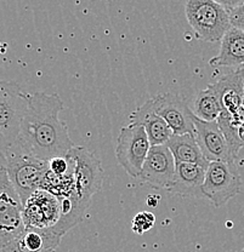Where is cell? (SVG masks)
<instances>
[{"mask_svg": "<svg viewBox=\"0 0 244 252\" xmlns=\"http://www.w3.org/2000/svg\"><path fill=\"white\" fill-rule=\"evenodd\" d=\"M62 108L64 101L57 94H30L20 135L12 147L46 162L54 158L67 157L74 144L60 118Z\"/></svg>", "mask_w": 244, "mask_h": 252, "instance_id": "6da1fadb", "label": "cell"}, {"mask_svg": "<svg viewBox=\"0 0 244 252\" xmlns=\"http://www.w3.org/2000/svg\"><path fill=\"white\" fill-rule=\"evenodd\" d=\"M68 156L74 160V191L70 198L77 211L84 216L93 196L102 187L104 170L99 158L85 147L74 146Z\"/></svg>", "mask_w": 244, "mask_h": 252, "instance_id": "7a4b0ae2", "label": "cell"}, {"mask_svg": "<svg viewBox=\"0 0 244 252\" xmlns=\"http://www.w3.org/2000/svg\"><path fill=\"white\" fill-rule=\"evenodd\" d=\"M28 102L16 81L0 80V157L16 143Z\"/></svg>", "mask_w": 244, "mask_h": 252, "instance_id": "3957f363", "label": "cell"}, {"mask_svg": "<svg viewBox=\"0 0 244 252\" xmlns=\"http://www.w3.org/2000/svg\"><path fill=\"white\" fill-rule=\"evenodd\" d=\"M0 166L6 170L10 181L25 204L39 190L48 172V162L22 153L11 147L0 157Z\"/></svg>", "mask_w": 244, "mask_h": 252, "instance_id": "277c9868", "label": "cell"}, {"mask_svg": "<svg viewBox=\"0 0 244 252\" xmlns=\"http://www.w3.org/2000/svg\"><path fill=\"white\" fill-rule=\"evenodd\" d=\"M185 14L199 40L221 41L231 28L230 12L220 1L188 0L185 4Z\"/></svg>", "mask_w": 244, "mask_h": 252, "instance_id": "5b68a950", "label": "cell"}, {"mask_svg": "<svg viewBox=\"0 0 244 252\" xmlns=\"http://www.w3.org/2000/svg\"><path fill=\"white\" fill-rule=\"evenodd\" d=\"M25 230L22 199L10 181L6 170L0 166V248L14 243Z\"/></svg>", "mask_w": 244, "mask_h": 252, "instance_id": "8992f818", "label": "cell"}, {"mask_svg": "<svg viewBox=\"0 0 244 252\" xmlns=\"http://www.w3.org/2000/svg\"><path fill=\"white\" fill-rule=\"evenodd\" d=\"M151 147L145 127L142 125L130 123L120 130L117 140L115 157L128 175L138 178L140 177Z\"/></svg>", "mask_w": 244, "mask_h": 252, "instance_id": "52a82bcc", "label": "cell"}, {"mask_svg": "<svg viewBox=\"0 0 244 252\" xmlns=\"http://www.w3.org/2000/svg\"><path fill=\"white\" fill-rule=\"evenodd\" d=\"M242 188V178L236 162L212 161L206 172L203 195L216 207L224 206Z\"/></svg>", "mask_w": 244, "mask_h": 252, "instance_id": "ba28073f", "label": "cell"}, {"mask_svg": "<svg viewBox=\"0 0 244 252\" xmlns=\"http://www.w3.org/2000/svg\"><path fill=\"white\" fill-rule=\"evenodd\" d=\"M61 217V205L55 195L39 189L23 204V220L26 228L50 229Z\"/></svg>", "mask_w": 244, "mask_h": 252, "instance_id": "9c48e42d", "label": "cell"}, {"mask_svg": "<svg viewBox=\"0 0 244 252\" xmlns=\"http://www.w3.org/2000/svg\"><path fill=\"white\" fill-rule=\"evenodd\" d=\"M149 101L154 112L165 120L174 135L195 133L192 109L185 99L172 94H163Z\"/></svg>", "mask_w": 244, "mask_h": 252, "instance_id": "30bf717a", "label": "cell"}, {"mask_svg": "<svg viewBox=\"0 0 244 252\" xmlns=\"http://www.w3.org/2000/svg\"><path fill=\"white\" fill-rule=\"evenodd\" d=\"M176 170L175 158L167 144L151 147L140 177L143 182L158 189H169Z\"/></svg>", "mask_w": 244, "mask_h": 252, "instance_id": "8fae6325", "label": "cell"}, {"mask_svg": "<svg viewBox=\"0 0 244 252\" xmlns=\"http://www.w3.org/2000/svg\"><path fill=\"white\" fill-rule=\"evenodd\" d=\"M192 122L196 140L201 147L202 153L209 162H235V157L232 156L230 146L216 122H203L195 115L192 117Z\"/></svg>", "mask_w": 244, "mask_h": 252, "instance_id": "7c38bea8", "label": "cell"}, {"mask_svg": "<svg viewBox=\"0 0 244 252\" xmlns=\"http://www.w3.org/2000/svg\"><path fill=\"white\" fill-rule=\"evenodd\" d=\"M212 86L219 94L222 110L231 115L244 114V65L225 74Z\"/></svg>", "mask_w": 244, "mask_h": 252, "instance_id": "4fadbf2b", "label": "cell"}, {"mask_svg": "<svg viewBox=\"0 0 244 252\" xmlns=\"http://www.w3.org/2000/svg\"><path fill=\"white\" fill-rule=\"evenodd\" d=\"M130 122L131 124H139L145 127L152 147L167 144L174 135L165 120L154 112L149 99L139 107L135 112L131 113Z\"/></svg>", "mask_w": 244, "mask_h": 252, "instance_id": "5bb4252c", "label": "cell"}, {"mask_svg": "<svg viewBox=\"0 0 244 252\" xmlns=\"http://www.w3.org/2000/svg\"><path fill=\"white\" fill-rule=\"evenodd\" d=\"M207 170L193 164L176 162L174 178L168 191L192 198H203V185Z\"/></svg>", "mask_w": 244, "mask_h": 252, "instance_id": "9a60e30c", "label": "cell"}, {"mask_svg": "<svg viewBox=\"0 0 244 252\" xmlns=\"http://www.w3.org/2000/svg\"><path fill=\"white\" fill-rule=\"evenodd\" d=\"M62 238L55 233L52 228L50 229H33L26 228L25 233L15 240L14 243L1 249L2 252L21 251V252H41L45 250H56L61 243Z\"/></svg>", "mask_w": 244, "mask_h": 252, "instance_id": "2e32d148", "label": "cell"}, {"mask_svg": "<svg viewBox=\"0 0 244 252\" xmlns=\"http://www.w3.org/2000/svg\"><path fill=\"white\" fill-rule=\"evenodd\" d=\"M214 68L243 67L244 65V32L231 27L221 40L219 54L209 61Z\"/></svg>", "mask_w": 244, "mask_h": 252, "instance_id": "e0dca14e", "label": "cell"}, {"mask_svg": "<svg viewBox=\"0 0 244 252\" xmlns=\"http://www.w3.org/2000/svg\"><path fill=\"white\" fill-rule=\"evenodd\" d=\"M167 146L174 156L176 162L198 165L206 170L208 169L209 164H210L202 153L195 133L173 135V137L168 141Z\"/></svg>", "mask_w": 244, "mask_h": 252, "instance_id": "ac0fdd59", "label": "cell"}, {"mask_svg": "<svg viewBox=\"0 0 244 252\" xmlns=\"http://www.w3.org/2000/svg\"><path fill=\"white\" fill-rule=\"evenodd\" d=\"M192 113L196 118L203 122H216L222 112L220 97L215 91L212 84L208 85V88L199 91L193 102Z\"/></svg>", "mask_w": 244, "mask_h": 252, "instance_id": "d6986e66", "label": "cell"}, {"mask_svg": "<svg viewBox=\"0 0 244 252\" xmlns=\"http://www.w3.org/2000/svg\"><path fill=\"white\" fill-rule=\"evenodd\" d=\"M49 171L55 176H66L74 171V160L67 154V157H57L48 162Z\"/></svg>", "mask_w": 244, "mask_h": 252, "instance_id": "ffe728a7", "label": "cell"}, {"mask_svg": "<svg viewBox=\"0 0 244 252\" xmlns=\"http://www.w3.org/2000/svg\"><path fill=\"white\" fill-rule=\"evenodd\" d=\"M156 224V216L152 212L148 211H141L136 215L133 219V232L139 235H142L143 233L148 232L149 229L154 227Z\"/></svg>", "mask_w": 244, "mask_h": 252, "instance_id": "44dd1931", "label": "cell"}, {"mask_svg": "<svg viewBox=\"0 0 244 252\" xmlns=\"http://www.w3.org/2000/svg\"><path fill=\"white\" fill-rule=\"evenodd\" d=\"M231 27L244 32V1H237L236 6L230 10Z\"/></svg>", "mask_w": 244, "mask_h": 252, "instance_id": "7402d4cb", "label": "cell"}, {"mask_svg": "<svg viewBox=\"0 0 244 252\" xmlns=\"http://www.w3.org/2000/svg\"><path fill=\"white\" fill-rule=\"evenodd\" d=\"M238 136H240V140L242 141L244 144V122L241 124L240 128H238Z\"/></svg>", "mask_w": 244, "mask_h": 252, "instance_id": "603a6c76", "label": "cell"}, {"mask_svg": "<svg viewBox=\"0 0 244 252\" xmlns=\"http://www.w3.org/2000/svg\"><path fill=\"white\" fill-rule=\"evenodd\" d=\"M56 250H45V251H41V252H55ZM7 252H21V251H7Z\"/></svg>", "mask_w": 244, "mask_h": 252, "instance_id": "cb8c5ba5", "label": "cell"}, {"mask_svg": "<svg viewBox=\"0 0 244 252\" xmlns=\"http://www.w3.org/2000/svg\"><path fill=\"white\" fill-rule=\"evenodd\" d=\"M0 50H1V43H0Z\"/></svg>", "mask_w": 244, "mask_h": 252, "instance_id": "d4e9b609", "label": "cell"}, {"mask_svg": "<svg viewBox=\"0 0 244 252\" xmlns=\"http://www.w3.org/2000/svg\"><path fill=\"white\" fill-rule=\"evenodd\" d=\"M0 252H2V251H1V248H0Z\"/></svg>", "mask_w": 244, "mask_h": 252, "instance_id": "484cf974", "label": "cell"}, {"mask_svg": "<svg viewBox=\"0 0 244 252\" xmlns=\"http://www.w3.org/2000/svg\"><path fill=\"white\" fill-rule=\"evenodd\" d=\"M243 112H244V104H243Z\"/></svg>", "mask_w": 244, "mask_h": 252, "instance_id": "4316f807", "label": "cell"}, {"mask_svg": "<svg viewBox=\"0 0 244 252\" xmlns=\"http://www.w3.org/2000/svg\"><path fill=\"white\" fill-rule=\"evenodd\" d=\"M242 252H244V248H243V250H242Z\"/></svg>", "mask_w": 244, "mask_h": 252, "instance_id": "83f0119b", "label": "cell"}]
</instances>
